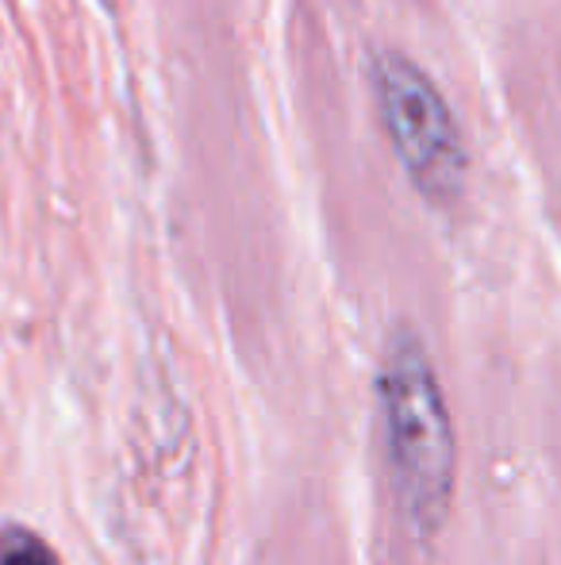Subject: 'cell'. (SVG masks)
Masks as SVG:
<instances>
[{"label": "cell", "mask_w": 561, "mask_h": 565, "mask_svg": "<svg viewBox=\"0 0 561 565\" xmlns=\"http://www.w3.org/2000/svg\"><path fill=\"white\" fill-rule=\"evenodd\" d=\"M377 396H381L385 412L392 492H397L408 523L423 539H431L450 512L457 447L434 365L423 342L408 331L385 350L381 373H377Z\"/></svg>", "instance_id": "1"}, {"label": "cell", "mask_w": 561, "mask_h": 565, "mask_svg": "<svg viewBox=\"0 0 561 565\" xmlns=\"http://www.w3.org/2000/svg\"><path fill=\"white\" fill-rule=\"evenodd\" d=\"M369 82H374L381 127L416 193L439 209L454 204L465 193L470 150L450 100L423 74V66L397 51L377 54L369 66Z\"/></svg>", "instance_id": "2"}, {"label": "cell", "mask_w": 561, "mask_h": 565, "mask_svg": "<svg viewBox=\"0 0 561 565\" xmlns=\"http://www.w3.org/2000/svg\"><path fill=\"white\" fill-rule=\"evenodd\" d=\"M0 565H62L58 554L28 527L0 531Z\"/></svg>", "instance_id": "3"}]
</instances>
